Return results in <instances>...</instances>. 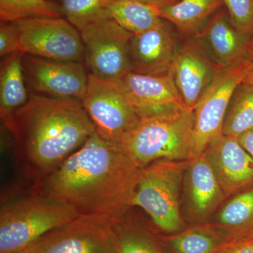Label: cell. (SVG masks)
Instances as JSON below:
<instances>
[{
    "label": "cell",
    "mask_w": 253,
    "mask_h": 253,
    "mask_svg": "<svg viewBox=\"0 0 253 253\" xmlns=\"http://www.w3.org/2000/svg\"><path fill=\"white\" fill-rule=\"evenodd\" d=\"M89 74L118 83L131 72L129 41L134 35L113 18L93 23L81 32Z\"/></svg>",
    "instance_id": "7"
},
{
    "label": "cell",
    "mask_w": 253,
    "mask_h": 253,
    "mask_svg": "<svg viewBox=\"0 0 253 253\" xmlns=\"http://www.w3.org/2000/svg\"><path fill=\"white\" fill-rule=\"evenodd\" d=\"M233 25L246 36H253V0H222Z\"/></svg>",
    "instance_id": "27"
},
{
    "label": "cell",
    "mask_w": 253,
    "mask_h": 253,
    "mask_svg": "<svg viewBox=\"0 0 253 253\" xmlns=\"http://www.w3.org/2000/svg\"><path fill=\"white\" fill-rule=\"evenodd\" d=\"M171 23L162 19L129 41L131 72L151 75L166 72L177 50Z\"/></svg>",
    "instance_id": "15"
},
{
    "label": "cell",
    "mask_w": 253,
    "mask_h": 253,
    "mask_svg": "<svg viewBox=\"0 0 253 253\" xmlns=\"http://www.w3.org/2000/svg\"><path fill=\"white\" fill-rule=\"evenodd\" d=\"M222 0H179L175 4L160 8L161 16L176 28L182 38H193L217 13Z\"/></svg>",
    "instance_id": "18"
},
{
    "label": "cell",
    "mask_w": 253,
    "mask_h": 253,
    "mask_svg": "<svg viewBox=\"0 0 253 253\" xmlns=\"http://www.w3.org/2000/svg\"><path fill=\"white\" fill-rule=\"evenodd\" d=\"M194 38L201 43L213 62L224 69L246 59L251 37L239 31L229 14L219 11Z\"/></svg>",
    "instance_id": "16"
},
{
    "label": "cell",
    "mask_w": 253,
    "mask_h": 253,
    "mask_svg": "<svg viewBox=\"0 0 253 253\" xmlns=\"http://www.w3.org/2000/svg\"><path fill=\"white\" fill-rule=\"evenodd\" d=\"M141 169L120 145L95 131L59 167L35 181L31 194L62 203L78 217L114 220L130 208Z\"/></svg>",
    "instance_id": "1"
},
{
    "label": "cell",
    "mask_w": 253,
    "mask_h": 253,
    "mask_svg": "<svg viewBox=\"0 0 253 253\" xmlns=\"http://www.w3.org/2000/svg\"><path fill=\"white\" fill-rule=\"evenodd\" d=\"M118 84L140 118L189 109L181 99L168 71L151 75L129 72Z\"/></svg>",
    "instance_id": "13"
},
{
    "label": "cell",
    "mask_w": 253,
    "mask_h": 253,
    "mask_svg": "<svg viewBox=\"0 0 253 253\" xmlns=\"http://www.w3.org/2000/svg\"><path fill=\"white\" fill-rule=\"evenodd\" d=\"M248 72L245 59L235 66L221 69L194 109V130L189 161L204 154L211 141L222 132L233 94L244 83Z\"/></svg>",
    "instance_id": "6"
},
{
    "label": "cell",
    "mask_w": 253,
    "mask_h": 253,
    "mask_svg": "<svg viewBox=\"0 0 253 253\" xmlns=\"http://www.w3.org/2000/svg\"><path fill=\"white\" fill-rule=\"evenodd\" d=\"M246 59L248 63V72L244 83L253 84V36L250 40L248 45Z\"/></svg>",
    "instance_id": "30"
},
{
    "label": "cell",
    "mask_w": 253,
    "mask_h": 253,
    "mask_svg": "<svg viewBox=\"0 0 253 253\" xmlns=\"http://www.w3.org/2000/svg\"><path fill=\"white\" fill-rule=\"evenodd\" d=\"M22 51L6 56L0 72V117L2 122L27 103Z\"/></svg>",
    "instance_id": "19"
},
{
    "label": "cell",
    "mask_w": 253,
    "mask_h": 253,
    "mask_svg": "<svg viewBox=\"0 0 253 253\" xmlns=\"http://www.w3.org/2000/svg\"><path fill=\"white\" fill-rule=\"evenodd\" d=\"M109 0H61V9L66 20L81 33L88 26L111 18Z\"/></svg>",
    "instance_id": "26"
},
{
    "label": "cell",
    "mask_w": 253,
    "mask_h": 253,
    "mask_svg": "<svg viewBox=\"0 0 253 253\" xmlns=\"http://www.w3.org/2000/svg\"><path fill=\"white\" fill-rule=\"evenodd\" d=\"M204 154L226 197L253 185V158L236 137L221 132Z\"/></svg>",
    "instance_id": "14"
},
{
    "label": "cell",
    "mask_w": 253,
    "mask_h": 253,
    "mask_svg": "<svg viewBox=\"0 0 253 253\" xmlns=\"http://www.w3.org/2000/svg\"><path fill=\"white\" fill-rule=\"evenodd\" d=\"M137 1L153 5L156 7L162 8L164 6H169V5L175 4L179 0H137Z\"/></svg>",
    "instance_id": "32"
},
{
    "label": "cell",
    "mask_w": 253,
    "mask_h": 253,
    "mask_svg": "<svg viewBox=\"0 0 253 253\" xmlns=\"http://www.w3.org/2000/svg\"><path fill=\"white\" fill-rule=\"evenodd\" d=\"M21 170L36 181L56 169L95 132L81 100L30 96L6 121Z\"/></svg>",
    "instance_id": "2"
},
{
    "label": "cell",
    "mask_w": 253,
    "mask_h": 253,
    "mask_svg": "<svg viewBox=\"0 0 253 253\" xmlns=\"http://www.w3.org/2000/svg\"><path fill=\"white\" fill-rule=\"evenodd\" d=\"M22 62L26 83L35 94L81 100L85 92L89 73L82 62L45 59L24 53Z\"/></svg>",
    "instance_id": "11"
},
{
    "label": "cell",
    "mask_w": 253,
    "mask_h": 253,
    "mask_svg": "<svg viewBox=\"0 0 253 253\" xmlns=\"http://www.w3.org/2000/svg\"><path fill=\"white\" fill-rule=\"evenodd\" d=\"M61 6L49 0H0L1 22L15 23L35 18H61Z\"/></svg>",
    "instance_id": "24"
},
{
    "label": "cell",
    "mask_w": 253,
    "mask_h": 253,
    "mask_svg": "<svg viewBox=\"0 0 253 253\" xmlns=\"http://www.w3.org/2000/svg\"><path fill=\"white\" fill-rule=\"evenodd\" d=\"M236 139L244 149L253 158V128L240 134Z\"/></svg>",
    "instance_id": "31"
},
{
    "label": "cell",
    "mask_w": 253,
    "mask_h": 253,
    "mask_svg": "<svg viewBox=\"0 0 253 253\" xmlns=\"http://www.w3.org/2000/svg\"><path fill=\"white\" fill-rule=\"evenodd\" d=\"M119 253H161L151 236L126 219V213L113 220Z\"/></svg>",
    "instance_id": "25"
},
{
    "label": "cell",
    "mask_w": 253,
    "mask_h": 253,
    "mask_svg": "<svg viewBox=\"0 0 253 253\" xmlns=\"http://www.w3.org/2000/svg\"><path fill=\"white\" fill-rule=\"evenodd\" d=\"M21 253H119L113 220L78 217L50 231Z\"/></svg>",
    "instance_id": "9"
},
{
    "label": "cell",
    "mask_w": 253,
    "mask_h": 253,
    "mask_svg": "<svg viewBox=\"0 0 253 253\" xmlns=\"http://www.w3.org/2000/svg\"><path fill=\"white\" fill-rule=\"evenodd\" d=\"M253 128V84H240L231 98L222 133L237 138Z\"/></svg>",
    "instance_id": "22"
},
{
    "label": "cell",
    "mask_w": 253,
    "mask_h": 253,
    "mask_svg": "<svg viewBox=\"0 0 253 253\" xmlns=\"http://www.w3.org/2000/svg\"><path fill=\"white\" fill-rule=\"evenodd\" d=\"M81 102L96 134L113 144H121L141 120L118 83L103 81L91 74Z\"/></svg>",
    "instance_id": "8"
},
{
    "label": "cell",
    "mask_w": 253,
    "mask_h": 253,
    "mask_svg": "<svg viewBox=\"0 0 253 253\" xmlns=\"http://www.w3.org/2000/svg\"><path fill=\"white\" fill-rule=\"evenodd\" d=\"M166 241L176 253H214L228 240L211 226H201L190 228Z\"/></svg>",
    "instance_id": "23"
},
{
    "label": "cell",
    "mask_w": 253,
    "mask_h": 253,
    "mask_svg": "<svg viewBox=\"0 0 253 253\" xmlns=\"http://www.w3.org/2000/svg\"><path fill=\"white\" fill-rule=\"evenodd\" d=\"M216 219L217 227L231 238L253 235V185L229 200Z\"/></svg>",
    "instance_id": "20"
},
{
    "label": "cell",
    "mask_w": 253,
    "mask_h": 253,
    "mask_svg": "<svg viewBox=\"0 0 253 253\" xmlns=\"http://www.w3.org/2000/svg\"><path fill=\"white\" fill-rule=\"evenodd\" d=\"M220 70L193 37L177 48L168 72L183 102L194 111Z\"/></svg>",
    "instance_id": "12"
},
{
    "label": "cell",
    "mask_w": 253,
    "mask_h": 253,
    "mask_svg": "<svg viewBox=\"0 0 253 253\" xmlns=\"http://www.w3.org/2000/svg\"><path fill=\"white\" fill-rule=\"evenodd\" d=\"M189 161L161 160L142 168L129 206L144 210L165 232L181 231L179 193Z\"/></svg>",
    "instance_id": "5"
},
{
    "label": "cell",
    "mask_w": 253,
    "mask_h": 253,
    "mask_svg": "<svg viewBox=\"0 0 253 253\" xmlns=\"http://www.w3.org/2000/svg\"><path fill=\"white\" fill-rule=\"evenodd\" d=\"M111 18L131 34L147 31L163 19L160 8L137 0H109Z\"/></svg>",
    "instance_id": "21"
},
{
    "label": "cell",
    "mask_w": 253,
    "mask_h": 253,
    "mask_svg": "<svg viewBox=\"0 0 253 253\" xmlns=\"http://www.w3.org/2000/svg\"><path fill=\"white\" fill-rule=\"evenodd\" d=\"M24 54L60 61L84 60L81 33L61 18H35L15 23Z\"/></svg>",
    "instance_id": "10"
},
{
    "label": "cell",
    "mask_w": 253,
    "mask_h": 253,
    "mask_svg": "<svg viewBox=\"0 0 253 253\" xmlns=\"http://www.w3.org/2000/svg\"><path fill=\"white\" fill-rule=\"evenodd\" d=\"M21 51L17 29L14 23L1 22L0 56L6 57Z\"/></svg>",
    "instance_id": "28"
},
{
    "label": "cell",
    "mask_w": 253,
    "mask_h": 253,
    "mask_svg": "<svg viewBox=\"0 0 253 253\" xmlns=\"http://www.w3.org/2000/svg\"><path fill=\"white\" fill-rule=\"evenodd\" d=\"M78 217L66 205L33 194L7 203L0 212V253H21Z\"/></svg>",
    "instance_id": "4"
},
{
    "label": "cell",
    "mask_w": 253,
    "mask_h": 253,
    "mask_svg": "<svg viewBox=\"0 0 253 253\" xmlns=\"http://www.w3.org/2000/svg\"><path fill=\"white\" fill-rule=\"evenodd\" d=\"M185 180L188 211L195 219L209 217L226 198L205 154L189 161Z\"/></svg>",
    "instance_id": "17"
},
{
    "label": "cell",
    "mask_w": 253,
    "mask_h": 253,
    "mask_svg": "<svg viewBox=\"0 0 253 253\" xmlns=\"http://www.w3.org/2000/svg\"><path fill=\"white\" fill-rule=\"evenodd\" d=\"M194 130V111L180 110L141 118L120 146L144 168L161 160L189 161Z\"/></svg>",
    "instance_id": "3"
},
{
    "label": "cell",
    "mask_w": 253,
    "mask_h": 253,
    "mask_svg": "<svg viewBox=\"0 0 253 253\" xmlns=\"http://www.w3.org/2000/svg\"><path fill=\"white\" fill-rule=\"evenodd\" d=\"M214 253H253V235L231 238Z\"/></svg>",
    "instance_id": "29"
}]
</instances>
